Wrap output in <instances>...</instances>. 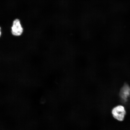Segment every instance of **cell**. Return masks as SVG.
I'll return each mask as SVG.
<instances>
[{"label":"cell","instance_id":"6da1fadb","mask_svg":"<svg viewBox=\"0 0 130 130\" xmlns=\"http://www.w3.org/2000/svg\"><path fill=\"white\" fill-rule=\"evenodd\" d=\"M111 112L114 118L120 121L123 120L126 114L125 108L121 105L114 107L112 109Z\"/></svg>","mask_w":130,"mask_h":130},{"label":"cell","instance_id":"7a4b0ae2","mask_svg":"<svg viewBox=\"0 0 130 130\" xmlns=\"http://www.w3.org/2000/svg\"><path fill=\"white\" fill-rule=\"evenodd\" d=\"M23 31L19 20L18 19L15 20L13 21L11 27V32L13 35L16 36L21 35Z\"/></svg>","mask_w":130,"mask_h":130},{"label":"cell","instance_id":"3957f363","mask_svg":"<svg viewBox=\"0 0 130 130\" xmlns=\"http://www.w3.org/2000/svg\"><path fill=\"white\" fill-rule=\"evenodd\" d=\"M120 96L124 101H127L130 95V87L127 84H125L121 88L120 92Z\"/></svg>","mask_w":130,"mask_h":130}]
</instances>
